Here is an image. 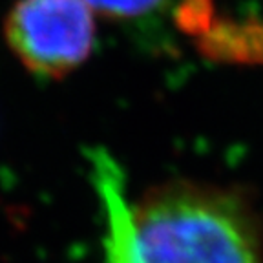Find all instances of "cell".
Wrapping results in <instances>:
<instances>
[{
  "instance_id": "obj_1",
  "label": "cell",
  "mask_w": 263,
  "mask_h": 263,
  "mask_svg": "<svg viewBox=\"0 0 263 263\" xmlns=\"http://www.w3.org/2000/svg\"><path fill=\"white\" fill-rule=\"evenodd\" d=\"M108 209L106 263H263V225L232 186L174 179L128 205L110 159L97 161Z\"/></svg>"
},
{
  "instance_id": "obj_2",
  "label": "cell",
  "mask_w": 263,
  "mask_h": 263,
  "mask_svg": "<svg viewBox=\"0 0 263 263\" xmlns=\"http://www.w3.org/2000/svg\"><path fill=\"white\" fill-rule=\"evenodd\" d=\"M4 37L26 70L61 79L90 57L93 11L84 0H18L6 16Z\"/></svg>"
},
{
  "instance_id": "obj_3",
  "label": "cell",
  "mask_w": 263,
  "mask_h": 263,
  "mask_svg": "<svg viewBox=\"0 0 263 263\" xmlns=\"http://www.w3.org/2000/svg\"><path fill=\"white\" fill-rule=\"evenodd\" d=\"M183 15L186 16V28L197 35V42L206 57L263 64V22L214 16L206 0L189 2Z\"/></svg>"
},
{
  "instance_id": "obj_4",
  "label": "cell",
  "mask_w": 263,
  "mask_h": 263,
  "mask_svg": "<svg viewBox=\"0 0 263 263\" xmlns=\"http://www.w3.org/2000/svg\"><path fill=\"white\" fill-rule=\"evenodd\" d=\"M93 13L110 18H132L152 11L161 0H84Z\"/></svg>"
}]
</instances>
